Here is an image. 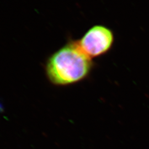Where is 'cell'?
Returning <instances> with one entry per match:
<instances>
[{
    "mask_svg": "<svg viewBox=\"0 0 149 149\" xmlns=\"http://www.w3.org/2000/svg\"><path fill=\"white\" fill-rule=\"evenodd\" d=\"M93 66L92 59L82 50L77 41L70 40L49 56L45 71L53 85H69L85 79Z\"/></svg>",
    "mask_w": 149,
    "mask_h": 149,
    "instance_id": "obj_1",
    "label": "cell"
},
{
    "mask_svg": "<svg viewBox=\"0 0 149 149\" xmlns=\"http://www.w3.org/2000/svg\"><path fill=\"white\" fill-rule=\"evenodd\" d=\"M114 41V34L111 29L96 25L89 29L77 42L82 50L92 59L108 53Z\"/></svg>",
    "mask_w": 149,
    "mask_h": 149,
    "instance_id": "obj_2",
    "label": "cell"
}]
</instances>
